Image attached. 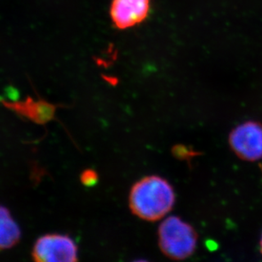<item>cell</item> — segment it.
Here are the masks:
<instances>
[{
    "label": "cell",
    "instance_id": "9c48e42d",
    "mask_svg": "<svg viewBox=\"0 0 262 262\" xmlns=\"http://www.w3.org/2000/svg\"><path fill=\"white\" fill-rule=\"evenodd\" d=\"M133 262H148L147 260H135V261Z\"/></svg>",
    "mask_w": 262,
    "mask_h": 262
},
{
    "label": "cell",
    "instance_id": "8992f818",
    "mask_svg": "<svg viewBox=\"0 0 262 262\" xmlns=\"http://www.w3.org/2000/svg\"><path fill=\"white\" fill-rule=\"evenodd\" d=\"M20 238V227L10 210L0 205V251L14 247Z\"/></svg>",
    "mask_w": 262,
    "mask_h": 262
},
{
    "label": "cell",
    "instance_id": "ba28073f",
    "mask_svg": "<svg viewBox=\"0 0 262 262\" xmlns=\"http://www.w3.org/2000/svg\"><path fill=\"white\" fill-rule=\"evenodd\" d=\"M260 253H261V255H262V235H261V237H260Z\"/></svg>",
    "mask_w": 262,
    "mask_h": 262
},
{
    "label": "cell",
    "instance_id": "5b68a950",
    "mask_svg": "<svg viewBox=\"0 0 262 262\" xmlns=\"http://www.w3.org/2000/svg\"><path fill=\"white\" fill-rule=\"evenodd\" d=\"M151 0H113L110 15L119 29H128L143 23L148 16Z\"/></svg>",
    "mask_w": 262,
    "mask_h": 262
},
{
    "label": "cell",
    "instance_id": "6da1fadb",
    "mask_svg": "<svg viewBox=\"0 0 262 262\" xmlns=\"http://www.w3.org/2000/svg\"><path fill=\"white\" fill-rule=\"evenodd\" d=\"M176 193L166 180L150 176L140 180L131 187L129 204L136 216L156 222L169 213L174 205Z\"/></svg>",
    "mask_w": 262,
    "mask_h": 262
},
{
    "label": "cell",
    "instance_id": "7a4b0ae2",
    "mask_svg": "<svg viewBox=\"0 0 262 262\" xmlns=\"http://www.w3.org/2000/svg\"><path fill=\"white\" fill-rule=\"evenodd\" d=\"M159 245L166 257L183 260L193 255L198 245L194 228L178 216H169L159 227Z\"/></svg>",
    "mask_w": 262,
    "mask_h": 262
},
{
    "label": "cell",
    "instance_id": "3957f363",
    "mask_svg": "<svg viewBox=\"0 0 262 262\" xmlns=\"http://www.w3.org/2000/svg\"><path fill=\"white\" fill-rule=\"evenodd\" d=\"M32 255L35 262H78V246L68 235L46 234L36 240Z\"/></svg>",
    "mask_w": 262,
    "mask_h": 262
},
{
    "label": "cell",
    "instance_id": "277c9868",
    "mask_svg": "<svg viewBox=\"0 0 262 262\" xmlns=\"http://www.w3.org/2000/svg\"><path fill=\"white\" fill-rule=\"evenodd\" d=\"M229 144L239 159L257 161L262 158V124L254 121L240 124L230 134Z\"/></svg>",
    "mask_w": 262,
    "mask_h": 262
},
{
    "label": "cell",
    "instance_id": "52a82bcc",
    "mask_svg": "<svg viewBox=\"0 0 262 262\" xmlns=\"http://www.w3.org/2000/svg\"><path fill=\"white\" fill-rule=\"evenodd\" d=\"M80 180L84 186L91 187L96 184V182L98 181V174L95 170L86 169L81 174Z\"/></svg>",
    "mask_w": 262,
    "mask_h": 262
}]
</instances>
